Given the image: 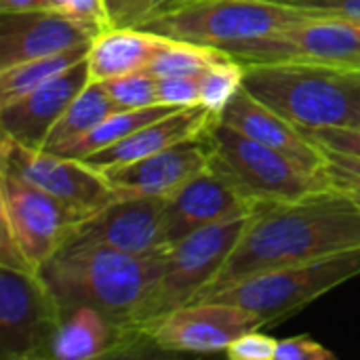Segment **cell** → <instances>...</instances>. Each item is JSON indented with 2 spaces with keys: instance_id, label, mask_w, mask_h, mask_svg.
Instances as JSON below:
<instances>
[{
  "instance_id": "cell-9",
  "label": "cell",
  "mask_w": 360,
  "mask_h": 360,
  "mask_svg": "<svg viewBox=\"0 0 360 360\" xmlns=\"http://www.w3.org/2000/svg\"><path fill=\"white\" fill-rule=\"evenodd\" d=\"M243 63L300 61L360 70V19L312 17L291 23L266 38L226 49Z\"/></svg>"
},
{
  "instance_id": "cell-16",
  "label": "cell",
  "mask_w": 360,
  "mask_h": 360,
  "mask_svg": "<svg viewBox=\"0 0 360 360\" xmlns=\"http://www.w3.org/2000/svg\"><path fill=\"white\" fill-rule=\"evenodd\" d=\"M95 36L84 23L51 8L0 13V70L91 44Z\"/></svg>"
},
{
  "instance_id": "cell-10",
  "label": "cell",
  "mask_w": 360,
  "mask_h": 360,
  "mask_svg": "<svg viewBox=\"0 0 360 360\" xmlns=\"http://www.w3.org/2000/svg\"><path fill=\"white\" fill-rule=\"evenodd\" d=\"M0 169L44 190L80 219L116 200L105 175L84 160L27 148L6 135L0 141Z\"/></svg>"
},
{
  "instance_id": "cell-21",
  "label": "cell",
  "mask_w": 360,
  "mask_h": 360,
  "mask_svg": "<svg viewBox=\"0 0 360 360\" xmlns=\"http://www.w3.org/2000/svg\"><path fill=\"white\" fill-rule=\"evenodd\" d=\"M165 42V36L141 27H110L101 32L86 55L91 80L103 82L146 70Z\"/></svg>"
},
{
  "instance_id": "cell-3",
  "label": "cell",
  "mask_w": 360,
  "mask_h": 360,
  "mask_svg": "<svg viewBox=\"0 0 360 360\" xmlns=\"http://www.w3.org/2000/svg\"><path fill=\"white\" fill-rule=\"evenodd\" d=\"M243 86L302 129L360 124V70L300 61L245 63Z\"/></svg>"
},
{
  "instance_id": "cell-37",
  "label": "cell",
  "mask_w": 360,
  "mask_h": 360,
  "mask_svg": "<svg viewBox=\"0 0 360 360\" xmlns=\"http://www.w3.org/2000/svg\"><path fill=\"white\" fill-rule=\"evenodd\" d=\"M46 8L44 0H0V13H25Z\"/></svg>"
},
{
  "instance_id": "cell-18",
  "label": "cell",
  "mask_w": 360,
  "mask_h": 360,
  "mask_svg": "<svg viewBox=\"0 0 360 360\" xmlns=\"http://www.w3.org/2000/svg\"><path fill=\"white\" fill-rule=\"evenodd\" d=\"M219 120L245 133L247 137L289 156L308 171H327V156L319 143H314L306 131L259 99H255L245 86L230 99V103L219 114Z\"/></svg>"
},
{
  "instance_id": "cell-19",
  "label": "cell",
  "mask_w": 360,
  "mask_h": 360,
  "mask_svg": "<svg viewBox=\"0 0 360 360\" xmlns=\"http://www.w3.org/2000/svg\"><path fill=\"white\" fill-rule=\"evenodd\" d=\"M152 340L137 331L122 327L91 306H78L63 316V323L53 342L51 359L93 360L133 354L137 346Z\"/></svg>"
},
{
  "instance_id": "cell-4",
  "label": "cell",
  "mask_w": 360,
  "mask_h": 360,
  "mask_svg": "<svg viewBox=\"0 0 360 360\" xmlns=\"http://www.w3.org/2000/svg\"><path fill=\"white\" fill-rule=\"evenodd\" d=\"M327 17L281 0H179L152 15L141 30L196 44L230 49L266 38L291 23Z\"/></svg>"
},
{
  "instance_id": "cell-39",
  "label": "cell",
  "mask_w": 360,
  "mask_h": 360,
  "mask_svg": "<svg viewBox=\"0 0 360 360\" xmlns=\"http://www.w3.org/2000/svg\"><path fill=\"white\" fill-rule=\"evenodd\" d=\"M173 2H179V0H173ZM173 2H171V4H173ZM167 6H169V4H167Z\"/></svg>"
},
{
  "instance_id": "cell-7",
  "label": "cell",
  "mask_w": 360,
  "mask_h": 360,
  "mask_svg": "<svg viewBox=\"0 0 360 360\" xmlns=\"http://www.w3.org/2000/svg\"><path fill=\"white\" fill-rule=\"evenodd\" d=\"M249 215L207 226L186 236L165 253L162 274L139 319V329L148 338L150 331L171 312L196 302L200 291L219 274L238 245Z\"/></svg>"
},
{
  "instance_id": "cell-38",
  "label": "cell",
  "mask_w": 360,
  "mask_h": 360,
  "mask_svg": "<svg viewBox=\"0 0 360 360\" xmlns=\"http://www.w3.org/2000/svg\"><path fill=\"white\" fill-rule=\"evenodd\" d=\"M348 194H350V196H352V198L359 202V207H360V188L359 190H352V192H348Z\"/></svg>"
},
{
  "instance_id": "cell-11",
  "label": "cell",
  "mask_w": 360,
  "mask_h": 360,
  "mask_svg": "<svg viewBox=\"0 0 360 360\" xmlns=\"http://www.w3.org/2000/svg\"><path fill=\"white\" fill-rule=\"evenodd\" d=\"M0 221L27 262L40 270L63 247L80 217L44 190L0 169Z\"/></svg>"
},
{
  "instance_id": "cell-8",
  "label": "cell",
  "mask_w": 360,
  "mask_h": 360,
  "mask_svg": "<svg viewBox=\"0 0 360 360\" xmlns=\"http://www.w3.org/2000/svg\"><path fill=\"white\" fill-rule=\"evenodd\" d=\"M63 310L38 270L0 266V356L51 359Z\"/></svg>"
},
{
  "instance_id": "cell-34",
  "label": "cell",
  "mask_w": 360,
  "mask_h": 360,
  "mask_svg": "<svg viewBox=\"0 0 360 360\" xmlns=\"http://www.w3.org/2000/svg\"><path fill=\"white\" fill-rule=\"evenodd\" d=\"M335 354L308 335L278 340L274 360H333Z\"/></svg>"
},
{
  "instance_id": "cell-32",
  "label": "cell",
  "mask_w": 360,
  "mask_h": 360,
  "mask_svg": "<svg viewBox=\"0 0 360 360\" xmlns=\"http://www.w3.org/2000/svg\"><path fill=\"white\" fill-rule=\"evenodd\" d=\"M278 340L259 333V329L249 331L234 340L226 348V356L232 360H274Z\"/></svg>"
},
{
  "instance_id": "cell-28",
  "label": "cell",
  "mask_w": 360,
  "mask_h": 360,
  "mask_svg": "<svg viewBox=\"0 0 360 360\" xmlns=\"http://www.w3.org/2000/svg\"><path fill=\"white\" fill-rule=\"evenodd\" d=\"M171 2L173 0H103V6L110 27H141Z\"/></svg>"
},
{
  "instance_id": "cell-12",
  "label": "cell",
  "mask_w": 360,
  "mask_h": 360,
  "mask_svg": "<svg viewBox=\"0 0 360 360\" xmlns=\"http://www.w3.org/2000/svg\"><path fill=\"white\" fill-rule=\"evenodd\" d=\"M167 198H116L82 217L70 230L63 247H110L131 255H160L165 245Z\"/></svg>"
},
{
  "instance_id": "cell-33",
  "label": "cell",
  "mask_w": 360,
  "mask_h": 360,
  "mask_svg": "<svg viewBox=\"0 0 360 360\" xmlns=\"http://www.w3.org/2000/svg\"><path fill=\"white\" fill-rule=\"evenodd\" d=\"M327 156V169L329 175L335 184L338 190L342 192H352L360 188V158L350 154H340V152H329L323 150Z\"/></svg>"
},
{
  "instance_id": "cell-22",
  "label": "cell",
  "mask_w": 360,
  "mask_h": 360,
  "mask_svg": "<svg viewBox=\"0 0 360 360\" xmlns=\"http://www.w3.org/2000/svg\"><path fill=\"white\" fill-rule=\"evenodd\" d=\"M175 110H179V108L165 105V103H156V105L139 108V110H118L112 116H108L103 122H99L93 131L84 133L82 137H78L70 143L53 148L51 152L68 156V158H80L82 160V158L99 152V150H105V148L122 141L124 137L133 135L141 127L152 124V122L169 116Z\"/></svg>"
},
{
  "instance_id": "cell-25",
  "label": "cell",
  "mask_w": 360,
  "mask_h": 360,
  "mask_svg": "<svg viewBox=\"0 0 360 360\" xmlns=\"http://www.w3.org/2000/svg\"><path fill=\"white\" fill-rule=\"evenodd\" d=\"M228 57H232V55L219 46L167 38V42L154 55V59L148 63L146 70L150 74H154L156 78H162V76H198L207 68H211L213 63L224 61Z\"/></svg>"
},
{
  "instance_id": "cell-1",
  "label": "cell",
  "mask_w": 360,
  "mask_h": 360,
  "mask_svg": "<svg viewBox=\"0 0 360 360\" xmlns=\"http://www.w3.org/2000/svg\"><path fill=\"white\" fill-rule=\"evenodd\" d=\"M360 247V207L342 190L295 202L255 205L238 245L196 302L262 272Z\"/></svg>"
},
{
  "instance_id": "cell-20",
  "label": "cell",
  "mask_w": 360,
  "mask_h": 360,
  "mask_svg": "<svg viewBox=\"0 0 360 360\" xmlns=\"http://www.w3.org/2000/svg\"><path fill=\"white\" fill-rule=\"evenodd\" d=\"M219 116L209 112L205 105H190V108H179L171 112L169 116L141 127L133 135L124 137L122 141L99 150L86 158H82L86 165H91L97 171H108L114 167H122L148 156H154L175 143H181L186 139H192L196 135H202L209 131V127L217 120Z\"/></svg>"
},
{
  "instance_id": "cell-17",
  "label": "cell",
  "mask_w": 360,
  "mask_h": 360,
  "mask_svg": "<svg viewBox=\"0 0 360 360\" xmlns=\"http://www.w3.org/2000/svg\"><path fill=\"white\" fill-rule=\"evenodd\" d=\"M91 82L86 57L76 65L68 68L53 80L23 95L21 99L0 105V129L2 135L15 139L21 146L42 150L46 137L63 116L72 99Z\"/></svg>"
},
{
  "instance_id": "cell-23",
  "label": "cell",
  "mask_w": 360,
  "mask_h": 360,
  "mask_svg": "<svg viewBox=\"0 0 360 360\" xmlns=\"http://www.w3.org/2000/svg\"><path fill=\"white\" fill-rule=\"evenodd\" d=\"M114 112H118V108L110 99L105 84L99 80H91L72 99L63 116L57 120V124L49 133L44 150H53V148H59L63 143H70L82 137L84 133L93 131L99 122H103Z\"/></svg>"
},
{
  "instance_id": "cell-31",
  "label": "cell",
  "mask_w": 360,
  "mask_h": 360,
  "mask_svg": "<svg viewBox=\"0 0 360 360\" xmlns=\"http://www.w3.org/2000/svg\"><path fill=\"white\" fill-rule=\"evenodd\" d=\"M306 135L319 143L323 150L350 154L360 158V124L356 127H325V129H304Z\"/></svg>"
},
{
  "instance_id": "cell-2",
  "label": "cell",
  "mask_w": 360,
  "mask_h": 360,
  "mask_svg": "<svg viewBox=\"0 0 360 360\" xmlns=\"http://www.w3.org/2000/svg\"><path fill=\"white\" fill-rule=\"evenodd\" d=\"M165 253L131 255L110 247H61L38 272L63 316L91 306L114 323L139 329V319L162 274ZM143 333V331H141Z\"/></svg>"
},
{
  "instance_id": "cell-15",
  "label": "cell",
  "mask_w": 360,
  "mask_h": 360,
  "mask_svg": "<svg viewBox=\"0 0 360 360\" xmlns=\"http://www.w3.org/2000/svg\"><path fill=\"white\" fill-rule=\"evenodd\" d=\"M211 129V127H209ZM213 146L209 131L175 143L154 156L101 171L110 181L116 198L154 196L169 198L194 175L211 165Z\"/></svg>"
},
{
  "instance_id": "cell-5",
  "label": "cell",
  "mask_w": 360,
  "mask_h": 360,
  "mask_svg": "<svg viewBox=\"0 0 360 360\" xmlns=\"http://www.w3.org/2000/svg\"><path fill=\"white\" fill-rule=\"evenodd\" d=\"M213 165L253 202H295L338 190L329 169L314 173L219 118L209 129Z\"/></svg>"
},
{
  "instance_id": "cell-29",
  "label": "cell",
  "mask_w": 360,
  "mask_h": 360,
  "mask_svg": "<svg viewBox=\"0 0 360 360\" xmlns=\"http://www.w3.org/2000/svg\"><path fill=\"white\" fill-rule=\"evenodd\" d=\"M44 2H46V8L84 23L97 36L110 27L103 0H44Z\"/></svg>"
},
{
  "instance_id": "cell-6",
  "label": "cell",
  "mask_w": 360,
  "mask_h": 360,
  "mask_svg": "<svg viewBox=\"0 0 360 360\" xmlns=\"http://www.w3.org/2000/svg\"><path fill=\"white\" fill-rule=\"evenodd\" d=\"M356 276H360V247L255 274L211 300L243 306L272 325Z\"/></svg>"
},
{
  "instance_id": "cell-14",
  "label": "cell",
  "mask_w": 360,
  "mask_h": 360,
  "mask_svg": "<svg viewBox=\"0 0 360 360\" xmlns=\"http://www.w3.org/2000/svg\"><path fill=\"white\" fill-rule=\"evenodd\" d=\"M253 202L213 165L194 175L165 205V245L171 249L186 236L253 211Z\"/></svg>"
},
{
  "instance_id": "cell-30",
  "label": "cell",
  "mask_w": 360,
  "mask_h": 360,
  "mask_svg": "<svg viewBox=\"0 0 360 360\" xmlns=\"http://www.w3.org/2000/svg\"><path fill=\"white\" fill-rule=\"evenodd\" d=\"M158 103L173 105V108L198 105L200 103V74L158 78Z\"/></svg>"
},
{
  "instance_id": "cell-36",
  "label": "cell",
  "mask_w": 360,
  "mask_h": 360,
  "mask_svg": "<svg viewBox=\"0 0 360 360\" xmlns=\"http://www.w3.org/2000/svg\"><path fill=\"white\" fill-rule=\"evenodd\" d=\"M0 266L2 268H15V270H36L27 257L23 255L21 247L17 245L11 230L0 221Z\"/></svg>"
},
{
  "instance_id": "cell-27",
  "label": "cell",
  "mask_w": 360,
  "mask_h": 360,
  "mask_svg": "<svg viewBox=\"0 0 360 360\" xmlns=\"http://www.w3.org/2000/svg\"><path fill=\"white\" fill-rule=\"evenodd\" d=\"M103 84L118 110H139L158 103V78L148 70L110 78Z\"/></svg>"
},
{
  "instance_id": "cell-26",
  "label": "cell",
  "mask_w": 360,
  "mask_h": 360,
  "mask_svg": "<svg viewBox=\"0 0 360 360\" xmlns=\"http://www.w3.org/2000/svg\"><path fill=\"white\" fill-rule=\"evenodd\" d=\"M245 80V63L228 57L213 63L200 74V105L213 114H221Z\"/></svg>"
},
{
  "instance_id": "cell-13",
  "label": "cell",
  "mask_w": 360,
  "mask_h": 360,
  "mask_svg": "<svg viewBox=\"0 0 360 360\" xmlns=\"http://www.w3.org/2000/svg\"><path fill=\"white\" fill-rule=\"evenodd\" d=\"M266 327L255 312L228 304L221 300L192 302L167 319L152 331V346L165 352H226V348L240 335Z\"/></svg>"
},
{
  "instance_id": "cell-35",
  "label": "cell",
  "mask_w": 360,
  "mask_h": 360,
  "mask_svg": "<svg viewBox=\"0 0 360 360\" xmlns=\"http://www.w3.org/2000/svg\"><path fill=\"white\" fill-rule=\"evenodd\" d=\"M291 6L321 13L327 17H350L360 19V0H281Z\"/></svg>"
},
{
  "instance_id": "cell-24",
  "label": "cell",
  "mask_w": 360,
  "mask_h": 360,
  "mask_svg": "<svg viewBox=\"0 0 360 360\" xmlns=\"http://www.w3.org/2000/svg\"><path fill=\"white\" fill-rule=\"evenodd\" d=\"M91 44H84V46H78V49H72V51H65L59 55L30 59V61L0 70V105H8V103L21 99L23 95L32 93L34 89L53 80L68 68L82 61L89 55Z\"/></svg>"
}]
</instances>
